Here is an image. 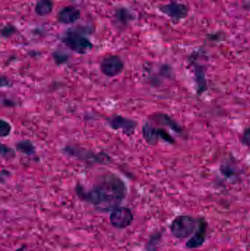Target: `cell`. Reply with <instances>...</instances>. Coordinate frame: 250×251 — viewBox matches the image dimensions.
<instances>
[{
	"label": "cell",
	"mask_w": 250,
	"mask_h": 251,
	"mask_svg": "<svg viewBox=\"0 0 250 251\" xmlns=\"http://www.w3.org/2000/svg\"><path fill=\"white\" fill-rule=\"evenodd\" d=\"M76 194L82 201L92 205L101 212H112L120 206L127 196V187L118 176L108 174L91 188L85 189L81 184L75 188Z\"/></svg>",
	"instance_id": "1"
},
{
	"label": "cell",
	"mask_w": 250,
	"mask_h": 251,
	"mask_svg": "<svg viewBox=\"0 0 250 251\" xmlns=\"http://www.w3.org/2000/svg\"><path fill=\"white\" fill-rule=\"evenodd\" d=\"M198 219L189 215H179L172 221L170 226V232L179 240L192 237L198 228Z\"/></svg>",
	"instance_id": "2"
},
{
	"label": "cell",
	"mask_w": 250,
	"mask_h": 251,
	"mask_svg": "<svg viewBox=\"0 0 250 251\" xmlns=\"http://www.w3.org/2000/svg\"><path fill=\"white\" fill-rule=\"evenodd\" d=\"M61 41L68 48L79 54H87L93 47L91 40L76 29L66 31Z\"/></svg>",
	"instance_id": "3"
},
{
	"label": "cell",
	"mask_w": 250,
	"mask_h": 251,
	"mask_svg": "<svg viewBox=\"0 0 250 251\" xmlns=\"http://www.w3.org/2000/svg\"><path fill=\"white\" fill-rule=\"evenodd\" d=\"M67 154L76 159L85 161L91 164H107L111 162V158L105 153H94L88 149L78 146H68L64 148Z\"/></svg>",
	"instance_id": "4"
},
{
	"label": "cell",
	"mask_w": 250,
	"mask_h": 251,
	"mask_svg": "<svg viewBox=\"0 0 250 251\" xmlns=\"http://www.w3.org/2000/svg\"><path fill=\"white\" fill-rule=\"evenodd\" d=\"M135 217L130 208L117 206L112 211L110 215L111 225L117 229H124L132 225Z\"/></svg>",
	"instance_id": "5"
},
{
	"label": "cell",
	"mask_w": 250,
	"mask_h": 251,
	"mask_svg": "<svg viewBox=\"0 0 250 251\" xmlns=\"http://www.w3.org/2000/svg\"><path fill=\"white\" fill-rule=\"evenodd\" d=\"M124 62L117 54H109L101 60L100 70L108 77H114L120 75L124 69Z\"/></svg>",
	"instance_id": "6"
},
{
	"label": "cell",
	"mask_w": 250,
	"mask_h": 251,
	"mask_svg": "<svg viewBox=\"0 0 250 251\" xmlns=\"http://www.w3.org/2000/svg\"><path fill=\"white\" fill-rule=\"evenodd\" d=\"M142 134L144 140L151 146H156L160 139L167 143H174L173 137L166 130L154 127L149 123H145L142 126Z\"/></svg>",
	"instance_id": "7"
},
{
	"label": "cell",
	"mask_w": 250,
	"mask_h": 251,
	"mask_svg": "<svg viewBox=\"0 0 250 251\" xmlns=\"http://www.w3.org/2000/svg\"><path fill=\"white\" fill-rule=\"evenodd\" d=\"M159 10L174 22H181L187 17L189 14V7L187 5L176 1L161 4L159 7Z\"/></svg>",
	"instance_id": "8"
},
{
	"label": "cell",
	"mask_w": 250,
	"mask_h": 251,
	"mask_svg": "<svg viewBox=\"0 0 250 251\" xmlns=\"http://www.w3.org/2000/svg\"><path fill=\"white\" fill-rule=\"evenodd\" d=\"M208 223L204 218H198V226L193 235L190 237L186 243V248L188 249H196L202 247L205 243L207 237Z\"/></svg>",
	"instance_id": "9"
},
{
	"label": "cell",
	"mask_w": 250,
	"mask_h": 251,
	"mask_svg": "<svg viewBox=\"0 0 250 251\" xmlns=\"http://www.w3.org/2000/svg\"><path fill=\"white\" fill-rule=\"evenodd\" d=\"M109 125L114 130H121L126 135H132L137 127V122L133 119L121 116H113L109 118Z\"/></svg>",
	"instance_id": "10"
},
{
	"label": "cell",
	"mask_w": 250,
	"mask_h": 251,
	"mask_svg": "<svg viewBox=\"0 0 250 251\" xmlns=\"http://www.w3.org/2000/svg\"><path fill=\"white\" fill-rule=\"evenodd\" d=\"M82 13L80 10L73 5H66L62 7L57 14V20L63 25H72L80 19Z\"/></svg>",
	"instance_id": "11"
},
{
	"label": "cell",
	"mask_w": 250,
	"mask_h": 251,
	"mask_svg": "<svg viewBox=\"0 0 250 251\" xmlns=\"http://www.w3.org/2000/svg\"><path fill=\"white\" fill-rule=\"evenodd\" d=\"M54 7V0H37L34 10L39 17H45L52 12Z\"/></svg>",
	"instance_id": "12"
},
{
	"label": "cell",
	"mask_w": 250,
	"mask_h": 251,
	"mask_svg": "<svg viewBox=\"0 0 250 251\" xmlns=\"http://www.w3.org/2000/svg\"><path fill=\"white\" fill-rule=\"evenodd\" d=\"M153 119L159 125L167 126L177 132H180L182 131V128L179 125L174 122L170 116L164 114V113H157V114L154 115Z\"/></svg>",
	"instance_id": "13"
},
{
	"label": "cell",
	"mask_w": 250,
	"mask_h": 251,
	"mask_svg": "<svg viewBox=\"0 0 250 251\" xmlns=\"http://www.w3.org/2000/svg\"><path fill=\"white\" fill-rule=\"evenodd\" d=\"M163 232L161 231H154L151 234L146 245L145 250L147 251H157L159 246L162 240Z\"/></svg>",
	"instance_id": "14"
},
{
	"label": "cell",
	"mask_w": 250,
	"mask_h": 251,
	"mask_svg": "<svg viewBox=\"0 0 250 251\" xmlns=\"http://www.w3.org/2000/svg\"><path fill=\"white\" fill-rule=\"evenodd\" d=\"M115 17L122 25H127L134 19L133 15L125 7H120L116 10Z\"/></svg>",
	"instance_id": "15"
},
{
	"label": "cell",
	"mask_w": 250,
	"mask_h": 251,
	"mask_svg": "<svg viewBox=\"0 0 250 251\" xmlns=\"http://www.w3.org/2000/svg\"><path fill=\"white\" fill-rule=\"evenodd\" d=\"M16 149L23 154L30 155L34 154L35 153V147L33 143L29 140H22L16 143Z\"/></svg>",
	"instance_id": "16"
},
{
	"label": "cell",
	"mask_w": 250,
	"mask_h": 251,
	"mask_svg": "<svg viewBox=\"0 0 250 251\" xmlns=\"http://www.w3.org/2000/svg\"><path fill=\"white\" fill-rule=\"evenodd\" d=\"M12 126L9 122L4 119L0 121V136L1 137H7L11 133Z\"/></svg>",
	"instance_id": "17"
},
{
	"label": "cell",
	"mask_w": 250,
	"mask_h": 251,
	"mask_svg": "<svg viewBox=\"0 0 250 251\" xmlns=\"http://www.w3.org/2000/svg\"><path fill=\"white\" fill-rule=\"evenodd\" d=\"M16 31H17V29H16V27L14 25H10V24L4 25V26L1 28V37L4 38H10V37H11L12 35L16 33Z\"/></svg>",
	"instance_id": "18"
},
{
	"label": "cell",
	"mask_w": 250,
	"mask_h": 251,
	"mask_svg": "<svg viewBox=\"0 0 250 251\" xmlns=\"http://www.w3.org/2000/svg\"><path fill=\"white\" fill-rule=\"evenodd\" d=\"M68 55L61 51H55L53 53V58L57 64L60 65L66 63L68 60Z\"/></svg>",
	"instance_id": "19"
},
{
	"label": "cell",
	"mask_w": 250,
	"mask_h": 251,
	"mask_svg": "<svg viewBox=\"0 0 250 251\" xmlns=\"http://www.w3.org/2000/svg\"><path fill=\"white\" fill-rule=\"evenodd\" d=\"M1 155L2 157L11 158L15 156V152L13 149H10L8 146L2 144L1 148Z\"/></svg>",
	"instance_id": "20"
},
{
	"label": "cell",
	"mask_w": 250,
	"mask_h": 251,
	"mask_svg": "<svg viewBox=\"0 0 250 251\" xmlns=\"http://www.w3.org/2000/svg\"><path fill=\"white\" fill-rule=\"evenodd\" d=\"M242 139L243 144L250 148V126L244 131Z\"/></svg>",
	"instance_id": "21"
}]
</instances>
